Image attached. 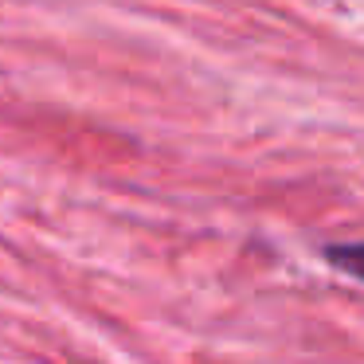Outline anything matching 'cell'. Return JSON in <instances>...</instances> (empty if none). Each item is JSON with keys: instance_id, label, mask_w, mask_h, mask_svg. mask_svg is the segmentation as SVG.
<instances>
[{"instance_id": "6da1fadb", "label": "cell", "mask_w": 364, "mask_h": 364, "mask_svg": "<svg viewBox=\"0 0 364 364\" xmlns=\"http://www.w3.org/2000/svg\"><path fill=\"white\" fill-rule=\"evenodd\" d=\"M325 262L364 282V243H329L325 247Z\"/></svg>"}]
</instances>
